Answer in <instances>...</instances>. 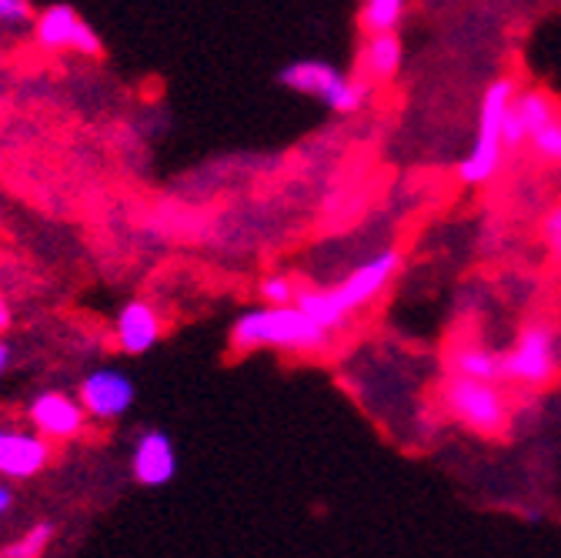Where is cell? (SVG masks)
Instances as JSON below:
<instances>
[{"label":"cell","mask_w":561,"mask_h":558,"mask_svg":"<svg viewBox=\"0 0 561 558\" xmlns=\"http://www.w3.org/2000/svg\"><path fill=\"white\" fill-rule=\"evenodd\" d=\"M401 271V251L388 248V251H378L371 258H365L358 267H351L337 285H328V288H301L298 295V308L318 324L324 328L328 334L341 331L351 315L365 311L368 305H375L398 277Z\"/></svg>","instance_id":"1"},{"label":"cell","mask_w":561,"mask_h":558,"mask_svg":"<svg viewBox=\"0 0 561 558\" xmlns=\"http://www.w3.org/2000/svg\"><path fill=\"white\" fill-rule=\"evenodd\" d=\"M328 331L318 328L298 305H257L244 308L231 324V344L238 352H288L318 355L328 344Z\"/></svg>","instance_id":"2"},{"label":"cell","mask_w":561,"mask_h":558,"mask_svg":"<svg viewBox=\"0 0 561 558\" xmlns=\"http://www.w3.org/2000/svg\"><path fill=\"white\" fill-rule=\"evenodd\" d=\"M518 88L508 78L491 81L478 101V121H474V141L458 161V178L468 187H481L502 171L505 161V121L512 111Z\"/></svg>","instance_id":"3"},{"label":"cell","mask_w":561,"mask_h":558,"mask_svg":"<svg viewBox=\"0 0 561 558\" xmlns=\"http://www.w3.org/2000/svg\"><path fill=\"white\" fill-rule=\"evenodd\" d=\"M277 84H285L288 91H298L305 98L321 101L334 114H355L368 104L371 84L362 78H347L328 60H291L277 71Z\"/></svg>","instance_id":"4"},{"label":"cell","mask_w":561,"mask_h":558,"mask_svg":"<svg viewBox=\"0 0 561 558\" xmlns=\"http://www.w3.org/2000/svg\"><path fill=\"white\" fill-rule=\"evenodd\" d=\"M438 401L451 422L474 435H499L508 425V398L499 382H471V378H445Z\"/></svg>","instance_id":"5"},{"label":"cell","mask_w":561,"mask_h":558,"mask_svg":"<svg viewBox=\"0 0 561 558\" xmlns=\"http://www.w3.org/2000/svg\"><path fill=\"white\" fill-rule=\"evenodd\" d=\"M561 355H558V334L548 324H528L515 338L508 352H502V382L522 388H545L558 378Z\"/></svg>","instance_id":"6"},{"label":"cell","mask_w":561,"mask_h":558,"mask_svg":"<svg viewBox=\"0 0 561 558\" xmlns=\"http://www.w3.org/2000/svg\"><path fill=\"white\" fill-rule=\"evenodd\" d=\"M24 418H27L31 432H37L50 445H57V442H75L88 429V411H84V405L75 395L60 391V388L37 391L27 401Z\"/></svg>","instance_id":"7"},{"label":"cell","mask_w":561,"mask_h":558,"mask_svg":"<svg viewBox=\"0 0 561 558\" xmlns=\"http://www.w3.org/2000/svg\"><path fill=\"white\" fill-rule=\"evenodd\" d=\"M78 401L84 405L88 418H94V422H117V418H124L134 408L137 388H134V378L127 372L101 365L81 378Z\"/></svg>","instance_id":"8"},{"label":"cell","mask_w":561,"mask_h":558,"mask_svg":"<svg viewBox=\"0 0 561 558\" xmlns=\"http://www.w3.org/2000/svg\"><path fill=\"white\" fill-rule=\"evenodd\" d=\"M34 41L47 50H78L88 57L101 54V37L98 31L67 4H54L34 18Z\"/></svg>","instance_id":"9"},{"label":"cell","mask_w":561,"mask_h":558,"mask_svg":"<svg viewBox=\"0 0 561 558\" xmlns=\"http://www.w3.org/2000/svg\"><path fill=\"white\" fill-rule=\"evenodd\" d=\"M54 445L44 442L31 429H18L11 422H0V478L4 481H31L50 465Z\"/></svg>","instance_id":"10"},{"label":"cell","mask_w":561,"mask_h":558,"mask_svg":"<svg viewBox=\"0 0 561 558\" xmlns=\"http://www.w3.org/2000/svg\"><path fill=\"white\" fill-rule=\"evenodd\" d=\"M178 475V448L164 429H145L130 445V478L145 488H164Z\"/></svg>","instance_id":"11"},{"label":"cell","mask_w":561,"mask_h":558,"mask_svg":"<svg viewBox=\"0 0 561 558\" xmlns=\"http://www.w3.org/2000/svg\"><path fill=\"white\" fill-rule=\"evenodd\" d=\"M164 334V318L161 311L145 301V298H130L127 305L117 308L114 315V341L124 355L137 358V355H148L151 348L161 344Z\"/></svg>","instance_id":"12"},{"label":"cell","mask_w":561,"mask_h":558,"mask_svg":"<svg viewBox=\"0 0 561 558\" xmlns=\"http://www.w3.org/2000/svg\"><path fill=\"white\" fill-rule=\"evenodd\" d=\"M558 114L554 101L545 91H518L505 121V148L518 151L535 141V134H541Z\"/></svg>","instance_id":"13"},{"label":"cell","mask_w":561,"mask_h":558,"mask_svg":"<svg viewBox=\"0 0 561 558\" xmlns=\"http://www.w3.org/2000/svg\"><path fill=\"white\" fill-rule=\"evenodd\" d=\"M358 64H362V81L368 84H388L398 78L401 64H404V44L398 34H375V37H365L362 44V54H358Z\"/></svg>","instance_id":"14"},{"label":"cell","mask_w":561,"mask_h":558,"mask_svg":"<svg viewBox=\"0 0 561 558\" xmlns=\"http://www.w3.org/2000/svg\"><path fill=\"white\" fill-rule=\"evenodd\" d=\"M448 378L471 382H502V352H491L481 341H461L445 358Z\"/></svg>","instance_id":"15"},{"label":"cell","mask_w":561,"mask_h":558,"mask_svg":"<svg viewBox=\"0 0 561 558\" xmlns=\"http://www.w3.org/2000/svg\"><path fill=\"white\" fill-rule=\"evenodd\" d=\"M408 11V0H362L358 8V27L365 37L375 34H398Z\"/></svg>","instance_id":"16"},{"label":"cell","mask_w":561,"mask_h":558,"mask_svg":"<svg viewBox=\"0 0 561 558\" xmlns=\"http://www.w3.org/2000/svg\"><path fill=\"white\" fill-rule=\"evenodd\" d=\"M54 542V522H34L14 542L0 548V558H44Z\"/></svg>","instance_id":"17"},{"label":"cell","mask_w":561,"mask_h":558,"mask_svg":"<svg viewBox=\"0 0 561 558\" xmlns=\"http://www.w3.org/2000/svg\"><path fill=\"white\" fill-rule=\"evenodd\" d=\"M298 295H301V288H298V282H295L291 274L274 271V274H264L261 282H257V298H261V305H271V308L295 305Z\"/></svg>","instance_id":"18"},{"label":"cell","mask_w":561,"mask_h":558,"mask_svg":"<svg viewBox=\"0 0 561 558\" xmlns=\"http://www.w3.org/2000/svg\"><path fill=\"white\" fill-rule=\"evenodd\" d=\"M531 151H535L538 161H545V164H561V117H554L541 134H535Z\"/></svg>","instance_id":"19"},{"label":"cell","mask_w":561,"mask_h":558,"mask_svg":"<svg viewBox=\"0 0 561 558\" xmlns=\"http://www.w3.org/2000/svg\"><path fill=\"white\" fill-rule=\"evenodd\" d=\"M31 0H0V27H24L34 24Z\"/></svg>","instance_id":"20"},{"label":"cell","mask_w":561,"mask_h":558,"mask_svg":"<svg viewBox=\"0 0 561 558\" xmlns=\"http://www.w3.org/2000/svg\"><path fill=\"white\" fill-rule=\"evenodd\" d=\"M541 241H545V248L551 254L561 258V204L551 207V212L545 215V221H541Z\"/></svg>","instance_id":"21"},{"label":"cell","mask_w":561,"mask_h":558,"mask_svg":"<svg viewBox=\"0 0 561 558\" xmlns=\"http://www.w3.org/2000/svg\"><path fill=\"white\" fill-rule=\"evenodd\" d=\"M18 505V496H14V485L0 478V519H8Z\"/></svg>","instance_id":"22"},{"label":"cell","mask_w":561,"mask_h":558,"mask_svg":"<svg viewBox=\"0 0 561 558\" xmlns=\"http://www.w3.org/2000/svg\"><path fill=\"white\" fill-rule=\"evenodd\" d=\"M11 365H14V344L4 334H0V378L11 372Z\"/></svg>","instance_id":"23"},{"label":"cell","mask_w":561,"mask_h":558,"mask_svg":"<svg viewBox=\"0 0 561 558\" xmlns=\"http://www.w3.org/2000/svg\"><path fill=\"white\" fill-rule=\"evenodd\" d=\"M11 321H14L11 305H8V298H4V295H0V334H4V331L11 328Z\"/></svg>","instance_id":"24"}]
</instances>
